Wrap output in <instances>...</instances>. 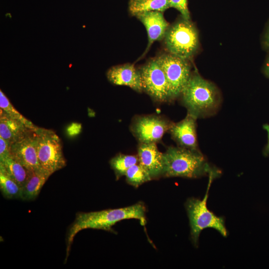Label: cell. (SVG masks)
Returning <instances> with one entry per match:
<instances>
[{
  "mask_svg": "<svg viewBox=\"0 0 269 269\" xmlns=\"http://www.w3.org/2000/svg\"><path fill=\"white\" fill-rule=\"evenodd\" d=\"M145 211L144 204L137 203L124 208L77 213L67 233L65 261L69 255L74 239L80 231L93 229L111 232L112 227L117 222L130 219L138 220L144 225L145 224Z\"/></svg>",
  "mask_w": 269,
  "mask_h": 269,
  "instance_id": "6da1fadb",
  "label": "cell"
},
{
  "mask_svg": "<svg viewBox=\"0 0 269 269\" xmlns=\"http://www.w3.org/2000/svg\"><path fill=\"white\" fill-rule=\"evenodd\" d=\"M163 153V175L166 177L197 178L208 176L215 179L221 175V171L209 163L200 150L169 146Z\"/></svg>",
  "mask_w": 269,
  "mask_h": 269,
  "instance_id": "7a4b0ae2",
  "label": "cell"
},
{
  "mask_svg": "<svg viewBox=\"0 0 269 269\" xmlns=\"http://www.w3.org/2000/svg\"><path fill=\"white\" fill-rule=\"evenodd\" d=\"M180 96L187 114L196 119L214 115L219 109L221 100L215 85L198 73L191 75Z\"/></svg>",
  "mask_w": 269,
  "mask_h": 269,
  "instance_id": "3957f363",
  "label": "cell"
},
{
  "mask_svg": "<svg viewBox=\"0 0 269 269\" xmlns=\"http://www.w3.org/2000/svg\"><path fill=\"white\" fill-rule=\"evenodd\" d=\"M213 180V177H209L207 189L203 199L192 197L188 199L185 203L189 220L191 238L196 247L198 246L200 233L206 228L215 229L224 237L228 236L224 218L216 215L207 208L209 190Z\"/></svg>",
  "mask_w": 269,
  "mask_h": 269,
  "instance_id": "277c9868",
  "label": "cell"
},
{
  "mask_svg": "<svg viewBox=\"0 0 269 269\" xmlns=\"http://www.w3.org/2000/svg\"><path fill=\"white\" fill-rule=\"evenodd\" d=\"M169 53L185 59L191 58L199 45L197 30L190 20L182 18L169 27L164 36Z\"/></svg>",
  "mask_w": 269,
  "mask_h": 269,
  "instance_id": "5b68a950",
  "label": "cell"
},
{
  "mask_svg": "<svg viewBox=\"0 0 269 269\" xmlns=\"http://www.w3.org/2000/svg\"><path fill=\"white\" fill-rule=\"evenodd\" d=\"M33 135L42 168L52 174L66 165L61 140L54 131L37 127Z\"/></svg>",
  "mask_w": 269,
  "mask_h": 269,
  "instance_id": "8992f818",
  "label": "cell"
},
{
  "mask_svg": "<svg viewBox=\"0 0 269 269\" xmlns=\"http://www.w3.org/2000/svg\"><path fill=\"white\" fill-rule=\"evenodd\" d=\"M165 75L169 88L171 100L180 95L192 74L191 66L187 59L170 53L157 58Z\"/></svg>",
  "mask_w": 269,
  "mask_h": 269,
  "instance_id": "52a82bcc",
  "label": "cell"
},
{
  "mask_svg": "<svg viewBox=\"0 0 269 269\" xmlns=\"http://www.w3.org/2000/svg\"><path fill=\"white\" fill-rule=\"evenodd\" d=\"M139 71L143 91L157 102L171 101L165 75L157 58L149 61Z\"/></svg>",
  "mask_w": 269,
  "mask_h": 269,
  "instance_id": "ba28073f",
  "label": "cell"
},
{
  "mask_svg": "<svg viewBox=\"0 0 269 269\" xmlns=\"http://www.w3.org/2000/svg\"><path fill=\"white\" fill-rule=\"evenodd\" d=\"M173 124L159 116H139L134 120L131 130L140 143H156Z\"/></svg>",
  "mask_w": 269,
  "mask_h": 269,
  "instance_id": "9c48e42d",
  "label": "cell"
},
{
  "mask_svg": "<svg viewBox=\"0 0 269 269\" xmlns=\"http://www.w3.org/2000/svg\"><path fill=\"white\" fill-rule=\"evenodd\" d=\"M196 119L187 114L184 119L171 126L169 132L178 146L200 151L196 134Z\"/></svg>",
  "mask_w": 269,
  "mask_h": 269,
  "instance_id": "30bf717a",
  "label": "cell"
},
{
  "mask_svg": "<svg viewBox=\"0 0 269 269\" xmlns=\"http://www.w3.org/2000/svg\"><path fill=\"white\" fill-rule=\"evenodd\" d=\"M33 131L12 144L10 148L11 155L28 170L42 168L37 156Z\"/></svg>",
  "mask_w": 269,
  "mask_h": 269,
  "instance_id": "8fae6325",
  "label": "cell"
},
{
  "mask_svg": "<svg viewBox=\"0 0 269 269\" xmlns=\"http://www.w3.org/2000/svg\"><path fill=\"white\" fill-rule=\"evenodd\" d=\"M138 164L151 178L163 174V153L158 149L156 143H140L137 149Z\"/></svg>",
  "mask_w": 269,
  "mask_h": 269,
  "instance_id": "7c38bea8",
  "label": "cell"
},
{
  "mask_svg": "<svg viewBox=\"0 0 269 269\" xmlns=\"http://www.w3.org/2000/svg\"><path fill=\"white\" fill-rule=\"evenodd\" d=\"M107 77L113 84L128 86L138 92L143 91L140 71L133 64L113 66L107 71Z\"/></svg>",
  "mask_w": 269,
  "mask_h": 269,
  "instance_id": "4fadbf2b",
  "label": "cell"
},
{
  "mask_svg": "<svg viewBox=\"0 0 269 269\" xmlns=\"http://www.w3.org/2000/svg\"><path fill=\"white\" fill-rule=\"evenodd\" d=\"M145 26L148 36V44L145 53L153 42L164 37L169 25L162 12L151 11L138 13L135 15Z\"/></svg>",
  "mask_w": 269,
  "mask_h": 269,
  "instance_id": "5bb4252c",
  "label": "cell"
},
{
  "mask_svg": "<svg viewBox=\"0 0 269 269\" xmlns=\"http://www.w3.org/2000/svg\"><path fill=\"white\" fill-rule=\"evenodd\" d=\"M32 131L20 121L10 117L0 109V136L4 139L10 146L23 138Z\"/></svg>",
  "mask_w": 269,
  "mask_h": 269,
  "instance_id": "9a60e30c",
  "label": "cell"
},
{
  "mask_svg": "<svg viewBox=\"0 0 269 269\" xmlns=\"http://www.w3.org/2000/svg\"><path fill=\"white\" fill-rule=\"evenodd\" d=\"M51 175L50 173L43 168L28 170L27 179L21 188L20 199H35Z\"/></svg>",
  "mask_w": 269,
  "mask_h": 269,
  "instance_id": "2e32d148",
  "label": "cell"
},
{
  "mask_svg": "<svg viewBox=\"0 0 269 269\" xmlns=\"http://www.w3.org/2000/svg\"><path fill=\"white\" fill-rule=\"evenodd\" d=\"M0 167L22 187L27 179L28 170L11 154L0 159Z\"/></svg>",
  "mask_w": 269,
  "mask_h": 269,
  "instance_id": "e0dca14e",
  "label": "cell"
},
{
  "mask_svg": "<svg viewBox=\"0 0 269 269\" xmlns=\"http://www.w3.org/2000/svg\"><path fill=\"white\" fill-rule=\"evenodd\" d=\"M168 0H130L129 10L134 15L147 11L163 12L169 8Z\"/></svg>",
  "mask_w": 269,
  "mask_h": 269,
  "instance_id": "ac0fdd59",
  "label": "cell"
},
{
  "mask_svg": "<svg viewBox=\"0 0 269 269\" xmlns=\"http://www.w3.org/2000/svg\"><path fill=\"white\" fill-rule=\"evenodd\" d=\"M0 189L7 199H20L21 187L0 167Z\"/></svg>",
  "mask_w": 269,
  "mask_h": 269,
  "instance_id": "d6986e66",
  "label": "cell"
},
{
  "mask_svg": "<svg viewBox=\"0 0 269 269\" xmlns=\"http://www.w3.org/2000/svg\"><path fill=\"white\" fill-rule=\"evenodd\" d=\"M137 163H138L137 156L123 154L117 155L110 161L117 178L125 175L129 168Z\"/></svg>",
  "mask_w": 269,
  "mask_h": 269,
  "instance_id": "ffe728a7",
  "label": "cell"
},
{
  "mask_svg": "<svg viewBox=\"0 0 269 269\" xmlns=\"http://www.w3.org/2000/svg\"><path fill=\"white\" fill-rule=\"evenodd\" d=\"M0 109L10 117L20 121L31 130H34L37 127L14 108L1 90H0Z\"/></svg>",
  "mask_w": 269,
  "mask_h": 269,
  "instance_id": "44dd1931",
  "label": "cell"
},
{
  "mask_svg": "<svg viewBox=\"0 0 269 269\" xmlns=\"http://www.w3.org/2000/svg\"><path fill=\"white\" fill-rule=\"evenodd\" d=\"M125 175L128 183L135 187H137L152 179L149 174L138 163L129 168Z\"/></svg>",
  "mask_w": 269,
  "mask_h": 269,
  "instance_id": "7402d4cb",
  "label": "cell"
},
{
  "mask_svg": "<svg viewBox=\"0 0 269 269\" xmlns=\"http://www.w3.org/2000/svg\"><path fill=\"white\" fill-rule=\"evenodd\" d=\"M170 7H173L180 12L182 17L190 20V12L188 8L187 0H168Z\"/></svg>",
  "mask_w": 269,
  "mask_h": 269,
  "instance_id": "603a6c76",
  "label": "cell"
},
{
  "mask_svg": "<svg viewBox=\"0 0 269 269\" xmlns=\"http://www.w3.org/2000/svg\"><path fill=\"white\" fill-rule=\"evenodd\" d=\"M10 146L8 142L0 136V159L10 154Z\"/></svg>",
  "mask_w": 269,
  "mask_h": 269,
  "instance_id": "cb8c5ba5",
  "label": "cell"
},
{
  "mask_svg": "<svg viewBox=\"0 0 269 269\" xmlns=\"http://www.w3.org/2000/svg\"><path fill=\"white\" fill-rule=\"evenodd\" d=\"M81 129L82 126L80 124L74 123L68 126L67 133L69 135L73 136L79 134Z\"/></svg>",
  "mask_w": 269,
  "mask_h": 269,
  "instance_id": "d4e9b609",
  "label": "cell"
},
{
  "mask_svg": "<svg viewBox=\"0 0 269 269\" xmlns=\"http://www.w3.org/2000/svg\"><path fill=\"white\" fill-rule=\"evenodd\" d=\"M263 128L267 132L268 134L267 143L265 146L263 150V154L264 156L267 157L269 156V124H265L263 125Z\"/></svg>",
  "mask_w": 269,
  "mask_h": 269,
  "instance_id": "484cf974",
  "label": "cell"
},
{
  "mask_svg": "<svg viewBox=\"0 0 269 269\" xmlns=\"http://www.w3.org/2000/svg\"><path fill=\"white\" fill-rule=\"evenodd\" d=\"M263 43L266 48L269 51V24L265 33Z\"/></svg>",
  "mask_w": 269,
  "mask_h": 269,
  "instance_id": "4316f807",
  "label": "cell"
},
{
  "mask_svg": "<svg viewBox=\"0 0 269 269\" xmlns=\"http://www.w3.org/2000/svg\"><path fill=\"white\" fill-rule=\"evenodd\" d=\"M265 75L269 79V56L267 58L263 69Z\"/></svg>",
  "mask_w": 269,
  "mask_h": 269,
  "instance_id": "83f0119b",
  "label": "cell"
}]
</instances>
